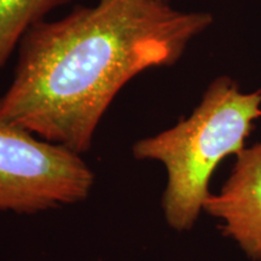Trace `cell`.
I'll return each instance as SVG.
<instances>
[{
  "mask_svg": "<svg viewBox=\"0 0 261 261\" xmlns=\"http://www.w3.org/2000/svg\"><path fill=\"white\" fill-rule=\"evenodd\" d=\"M71 0H0V70L18 47L23 35Z\"/></svg>",
  "mask_w": 261,
  "mask_h": 261,
  "instance_id": "obj_5",
  "label": "cell"
},
{
  "mask_svg": "<svg viewBox=\"0 0 261 261\" xmlns=\"http://www.w3.org/2000/svg\"><path fill=\"white\" fill-rule=\"evenodd\" d=\"M259 119L261 87L243 91L232 77L220 75L208 85L188 117L133 144L135 159L160 162L166 169L161 204L173 230L184 232L194 227L211 195L215 169L227 156L246 148Z\"/></svg>",
  "mask_w": 261,
  "mask_h": 261,
  "instance_id": "obj_2",
  "label": "cell"
},
{
  "mask_svg": "<svg viewBox=\"0 0 261 261\" xmlns=\"http://www.w3.org/2000/svg\"><path fill=\"white\" fill-rule=\"evenodd\" d=\"M203 211L223 221L221 232L249 259L261 261V142L236 155L226 181L208 196Z\"/></svg>",
  "mask_w": 261,
  "mask_h": 261,
  "instance_id": "obj_4",
  "label": "cell"
},
{
  "mask_svg": "<svg viewBox=\"0 0 261 261\" xmlns=\"http://www.w3.org/2000/svg\"><path fill=\"white\" fill-rule=\"evenodd\" d=\"M93 182L81 155L0 123V212L37 214L79 203Z\"/></svg>",
  "mask_w": 261,
  "mask_h": 261,
  "instance_id": "obj_3",
  "label": "cell"
},
{
  "mask_svg": "<svg viewBox=\"0 0 261 261\" xmlns=\"http://www.w3.org/2000/svg\"><path fill=\"white\" fill-rule=\"evenodd\" d=\"M214 23L207 11L160 0H98L41 21L18 44L0 123L83 155L117 93L133 77L177 64Z\"/></svg>",
  "mask_w": 261,
  "mask_h": 261,
  "instance_id": "obj_1",
  "label": "cell"
},
{
  "mask_svg": "<svg viewBox=\"0 0 261 261\" xmlns=\"http://www.w3.org/2000/svg\"><path fill=\"white\" fill-rule=\"evenodd\" d=\"M160 2H163V3H171V0H160Z\"/></svg>",
  "mask_w": 261,
  "mask_h": 261,
  "instance_id": "obj_6",
  "label": "cell"
}]
</instances>
